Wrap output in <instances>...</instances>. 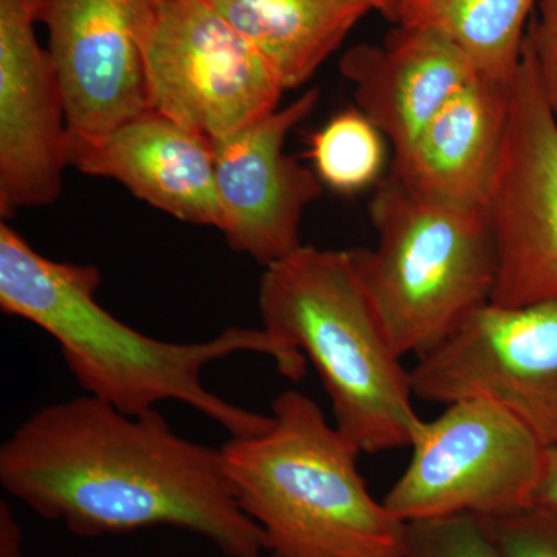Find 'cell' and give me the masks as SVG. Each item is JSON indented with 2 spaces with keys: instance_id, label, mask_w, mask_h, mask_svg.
Masks as SVG:
<instances>
[{
  "instance_id": "obj_23",
  "label": "cell",
  "mask_w": 557,
  "mask_h": 557,
  "mask_svg": "<svg viewBox=\"0 0 557 557\" xmlns=\"http://www.w3.org/2000/svg\"><path fill=\"white\" fill-rule=\"evenodd\" d=\"M0 557H24L22 530L5 502L0 504Z\"/></svg>"
},
{
  "instance_id": "obj_15",
  "label": "cell",
  "mask_w": 557,
  "mask_h": 557,
  "mask_svg": "<svg viewBox=\"0 0 557 557\" xmlns=\"http://www.w3.org/2000/svg\"><path fill=\"white\" fill-rule=\"evenodd\" d=\"M358 109L403 152L421 129L479 75L453 40L431 28L397 25L381 44H359L339 64Z\"/></svg>"
},
{
  "instance_id": "obj_25",
  "label": "cell",
  "mask_w": 557,
  "mask_h": 557,
  "mask_svg": "<svg viewBox=\"0 0 557 557\" xmlns=\"http://www.w3.org/2000/svg\"><path fill=\"white\" fill-rule=\"evenodd\" d=\"M270 557H287V556H282V555H276V553H271Z\"/></svg>"
},
{
  "instance_id": "obj_1",
  "label": "cell",
  "mask_w": 557,
  "mask_h": 557,
  "mask_svg": "<svg viewBox=\"0 0 557 557\" xmlns=\"http://www.w3.org/2000/svg\"><path fill=\"white\" fill-rule=\"evenodd\" d=\"M0 483L76 536L172 527L226 557L267 552L222 450L180 437L156 409L131 416L91 395L46 406L0 448Z\"/></svg>"
},
{
  "instance_id": "obj_19",
  "label": "cell",
  "mask_w": 557,
  "mask_h": 557,
  "mask_svg": "<svg viewBox=\"0 0 557 557\" xmlns=\"http://www.w3.org/2000/svg\"><path fill=\"white\" fill-rule=\"evenodd\" d=\"M401 557H505L485 518L446 516L406 522Z\"/></svg>"
},
{
  "instance_id": "obj_7",
  "label": "cell",
  "mask_w": 557,
  "mask_h": 557,
  "mask_svg": "<svg viewBox=\"0 0 557 557\" xmlns=\"http://www.w3.org/2000/svg\"><path fill=\"white\" fill-rule=\"evenodd\" d=\"M412 457L383 504L403 520L475 515L493 519L533 507L547 446L494 403L467 399L421 421Z\"/></svg>"
},
{
  "instance_id": "obj_5",
  "label": "cell",
  "mask_w": 557,
  "mask_h": 557,
  "mask_svg": "<svg viewBox=\"0 0 557 557\" xmlns=\"http://www.w3.org/2000/svg\"><path fill=\"white\" fill-rule=\"evenodd\" d=\"M370 219L379 244L348 249L355 270L399 357L420 358L493 298L497 252L485 209L424 199L388 172Z\"/></svg>"
},
{
  "instance_id": "obj_11",
  "label": "cell",
  "mask_w": 557,
  "mask_h": 557,
  "mask_svg": "<svg viewBox=\"0 0 557 557\" xmlns=\"http://www.w3.org/2000/svg\"><path fill=\"white\" fill-rule=\"evenodd\" d=\"M42 0H0V212L50 205L69 166L57 69L35 25Z\"/></svg>"
},
{
  "instance_id": "obj_12",
  "label": "cell",
  "mask_w": 557,
  "mask_h": 557,
  "mask_svg": "<svg viewBox=\"0 0 557 557\" xmlns=\"http://www.w3.org/2000/svg\"><path fill=\"white\" fill-rule=\"evenodd\" d=\"M143 0H42L70 139L104 137L150 109L138 44Z\"/></svg>"
},
{
  "instance_id": "obj_16",
  "label": "cell",
  "mask_w": 557,
  "mask_h": 557,
  "mask_svg": "<svg viewBox=\"0 0 557 557\" xmlns=\"http://www.w3.org/2000/svg\"><path fill=\"white\" fill-rule=\"evenodd\" d=\"M259 51L285 90L302 86L372 7L368 0H207Z\"/></svg>"
},
{
  "instance_id": "obj_17",
  "label": "cell",
  "mask_w": 557,
  "mask_h": 557,
  "mask_svg": "<svg viewBox=\"0 0 557 557\" xmlns=\"http://www.w3.org/2000/svg\"><path fill=\"white\" fill-rule=\"evenodd\" d=\"M536 5L537 0H408L395 24L442 33L480 75L511 84Z\"/></svg>"
},
{
  "instance_id": "obj_6",
  "label": "cell",
  "mask_w": 557,
  "mask_h": 557,
  "mask_svg": "<svg viewBox=\"0 0 557 557\" xmlns=\"http://www.w3.org/2000/svg\"><path fill=\"white\" fill-rule=\"evenodd\" d=\"M150 109L211 141L277 110L284 84L207 0H143Z\"/></svg>"
},
{
  "instance_id": "obj_4",
  "label": "cell",
  "mask_w": 557,
  "mask_h": 557,
  "mask_svg": "<svg viewBox=\"0 0 557 557\" xmlns=\"http://www.w3.org/2000/svg\"><path fill=\"white\" fill-rule=\"evenodd\" d=\"M263 329L318 370L335 426L359 453L412 443L421 418L410 375L362 287L350 251L300 247L260 281Z\"/></svg>"
},
{
  "instance_id": "obj_18",
  "label": "cell",
  "mask_w": 557,
  "mask_h": 557,
  "mask_svg": "<svg viewBox=\"0 0 557 557\" xmlns=\"http://www.w3.org/2000/svg\"><path fill=\"white\" fill-rule=\"evenodd\" d=\"M310 157L325 185L338 193H358L383 171L384 135L361 110H346L311 134Z\"/></svg>"
},
{
  "instance_id": "obj_8",
  "label": "cell",
  "mask_w": 557,
  "mask_h": 557,
  "mask_svg": "<svg viewBox=\"0 0 557 557\" xmlns=\"http://www.w3.org/2000/svg\"><path fill=\"white\" fill-rule=\"evenodd\" d=\"M413 397L438 405L482 399L557 445V302L468 314L410 370Z\"/></svg>"
},
{
  "instance_id": "obj_20",
  "label": "cell",
  "mask_w": 557,
  "mask_h": 557,
  "mask_svg": "<svg viewBox=\"0 0 557 557\" xmlns=\"http://www.w3.org/2000/svg\"><path fill=\"white\" fill-rule=\"evenodd\" d=\"M486 520L505 557H557V511L530 507Z\"/></svg>"
},
{
  "instance_id": "obj_3",
  "label": "cell",
  "mask_w": 557,
  "mask_h": 557,
  "mask_svg": "<svg viewBox=\"0 0 557 557\" xmlns=\"http://www.w3.org/2000/svg\"><path fill=\"white\" fill-rule=\"evenodd\" d=\"M273 424L222 450L242 509L267 552L287 557H401L406 522L375 500L357 446L298 391L273 403Z\"/></svg>"
},
{
  "instance_id": "obj_2",
  "label": "cell",
  "mask_w": 557,
  "mask_h": 557,
  "mask_svg": "<svg viewBox=\"0 0 557 557\" xmlns=\"http://www.w3.org/2000/svg\"><path fill=\"white\" fill-rule=\"evenodd\" d=\"M100 284L97 267L46 258L0 223V307L49 333L87 395L121 412L139 416L174 399L211 418L231 437H252L269 431L273 417L231 405L209 392L201 381L205 368L248 351L273 359L288 380L306 375L307 358L263 327H231L207 343L150 338L100 306Z\"/></svg>"
},
{
  "instance_id": "obj_10",
  "label": "cell",
  "mask_w": 557,
  "mask_h": 557,
  "mask_svg": "<svg viewBox=\"0 0 557 557\" xmlns=\"http://www.w3.org/2000/svg\"><path fill=\"white\" fill-rule=\"evenodd\" d=\"M319 90L214 139L215 185L234 251L270 267L298 251L304 209L322 194L318 175L284 152L289 132L313 112Z\"/></svg>"
},
{
  "instance_id": "obj_14",
  "label": "cell",
  "mask_w": 557,
  "mask_h": 557,
  "mask_svg": "<svg viewBox=\"0 0 557 557\" xmlns=\"http://www.w3.org/2000/svg\"><path fill=\"white\" fill-rule=\"evenodd\" d=\"M512 83L475 76L395 153L391 172L424 199L485 209L496 180L509 119Z\"/></svg>"
},
{
  "instance_id": "obj_9",
  "label": "cell",
  "mask_w": 557,
  "mask_h": 557,
  "mask_svg": "<svg viewBox=\"0 0 557 557\" xmlns=\"http://www.w3.org/2000/svg\"><path fill=\"white\" fill-rule=\"evenodd\" d=\"M497 252L491 302H557V116L523 44L504 156L485 205Z\"/></svg>"
},
{
  "instance_id": "obj_22",
  "label": "cell",
  "mask_w": 557,
  "mask_h": 557,
  "mask_svg": "<svg viewBox=\"0 0 557 557\" xmlns=\"http://www.w3.org/2000/svg\"><path fill=\"white\" fill-rule=\"evenodd\" d=\"M533 507L557 511V445L549 446L545 454L544 472H542Z\"/></svg>"
},
{
  "instance_id": "obj_13",
  "label": "cell",
  "mask_w": 557,
  "mask_h": 557,
  "mask_svg": "<svg viewBox=\"0 0 557 557\" xmlns=\"http://www.w3.org/2000/svg\"><path fill=\"white\" fill-rule=\"evenodd\" d=\"M70 166L113 178L182 222L222 230L211 139L148 110L94 139H70Z\"/></svg>"
},
{
  "instance_id": "obj_24",
  "label": "cell",
  "mask_w": 557,
  "mask_h": 557,
  "mask_svg": "<svg viewBox=\"0 0 557 557\" xmlns=\"http://www.w3.org/2000/svg\"><path fill=\"white\" fill-rule=\"evenodd\" d=\"M372 10L380 11L387 20L397 21L398 13L408 0H368Z\"/></svg>"
},
{
  "instance_id": "obj_21",
  "label": "cell",
  "mask_w": 557,
  "mask_h": 557,
  "mask_svg": "<svg viewBox=\"0 0 557 557\" xmlns=\"http://www.w3.org/2000/svg\"><path fill=\"white\" fill-rule=\"evenodd\" d=\"M527 44L549 108L557 116V0H537L528 25Z\"/></svg>"
}]
</instances>
